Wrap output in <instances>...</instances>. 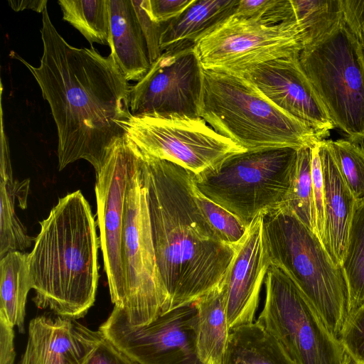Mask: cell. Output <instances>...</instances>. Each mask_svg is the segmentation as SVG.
<instances>
[{
	"label": "cell",
	"instance_id": "obj_1",
	"mask_svg": "<svg viewBox=\"0 0 364 364\" xmlns=\"http://www.w3.org/2000/svg\"><path fill=\"white\" fill-rule=\"evenodd\" d=\"M41 34L38 66L14 51L11 56L28 69L50 106L58 133V170L84 159L96 174L112 144L124 136L122 123L132 115L131 86L110 55L69 44L47 8L42 13Z\"/></svg>",
	"mask_w": 364,
	"mask_h": 364
},
{
	"label": "cell",
	"instance_id": "obj_2",
	"mask_svg": "<svg viewBox=\"0 0 364 364\" xmlns=\"http://www.w3.org/2000/svg\"><path fill=\"white\" fill-rule=\"evenodd\" d=\"M138 151L156 264L169 311L193 304L220 286L235 245L219 237L198 206L193 173Z\"/></svg>",
	"mask_w": 364,
	"mask_h": 364
},
{
	"label": "cell",
	"instance_id": "obj_3",
	"mask_svg": "<svg viewBox=\"0 0 364 364\" xmlns=\"http://www.w3.org/2000/svg\"><path fill=\"white\" fill-rule=\"evenodd\" d=\"M28 266L37 307L80 318L95 301L98 238L91 208L80 190L60 198L41 223Z\"/></svg>",
	"mask_w": 364,
	"mask_h": 364
},
{
	"label": "cell",
	"instance_id": "obj_4",
	"mask_svg": "<svg viewBox=\"0 0 364 364\" xmlns=\"http://www.w3.org/2000/svg\"><path fill=\"white\" fill-rule=\"evenodd\" d=\"M200 116L245 151L301 149L323 140L240 75L203 70Z\"/></svg>",
	"mask_w": 364,
	"mask_h": 364
},
{
	"label": "cell",
	"instance_id": "obj_5",
	"mask_svg": "<svg viewBox=\"0 0 364 364\" xmlns=\"http://www.w3.org/2000/svg\"><path fill=\"white\" fill-rule=\"evenodd\" d=\"M270 265L281 269L318 313L331 334L339 339L348 316V289L318 237L293 213L280 207L262 215Z\"/></svg>",
	"mask_w": 364,
	"mask_h": 364
},
{
	"label": "cell",
	"instance_id": "obj_6",
	"mask_svg": "<svg viewBox=\"0 0 364 364\" xmlns=\"http://www.w3.org/2000/svg\"><path fill=\"white\" fill-rule=\"evenodd\" d=\"M299 149L245 151L195 175L196 188L233 214L245 226L282 206Z\"/></svg>",
	"mask_w": 364,
	"mask_h": 364
},
{
	"label": "cell",
	"instance_id": "obj_7",
	"mask_svg": "<svg viewBox=\"0 0 364 364\" xmlns=\"http://www.w3.org/2000/svg\"><path fill=\"white\" fill-rule=\"evenodd\" d=\"M302 69L335 127L364 141V48L343 19L299 54Z\"/></svg>",
	"mask_w": 364,
	"mask_h": 364
},
{
	"label": "cell",
	"instance_id": "obj_8",
	"mask_svg": "<svg viewBox=\"0 0 364 364\" xmlns=\"http://www.w3.org/2000/svg\"><path fill=\"white\" fill-rule=\"evenodd\" d=\"M266 298L255 321L281 346L294 364H341L346 350L291 279L270 265Z\"/></svg>",
	"mask_w": 364,
	"mask_h": 364
},
{
	"label": "cell",
	"instance_id": "obj_9",
	"mask_svg": "<svg viewBox=\"0 0 364 364\" xmlns=\"http://www.w3.org/2000/svg\"><path fill=\"white\" fill-rule=\"evenodd\" d=\"M139 166L140 156L127 185L122 241L125 298L121 310L134 326L148 324L168 311V298L156 264Z\"/></svg>",
	"mask_w": 364,
	"mask_h": 364
},
{
	"label": "cell",
	"instance_id": "obj_10",
	"mask_svg": "<svg viewBox=\"0 0 364 364\" xmlns=\"http://www.w3.org/2000/svg\"><path fill=\"white\" fill-rule=\"evenodd\" d=\"M309 45L296 22L265 25L232 15L194 49L203 70L243 75L263 63L299 55Z\"/></svg>",
	"mask_w": 364,
	"mask_h": 364
},
{
	"label": "cell",
	"instance_id": "obj_11",
	"mask_svg": "<svg viewBox=\"0 0 364 364\" xmlns=\"http://www.w3.org/2000/svg\"><path fill=\"white\" fill-rule=\"evenodd\" d=\"M122 128L124 137L142 153L173 162L195 175L245 151L200 117L132 114Z\"/></svg>",
	"mask_w": 364,
	"mask_h": 364
},
{
	"label": "cell",
	"instance_id": "obj_12",
	"mask_svg": "<svg viewBox=\"0 0 364 364\" xmlns=\"http://www.w3.org/2000/svg\"><path fill=\"white\" fill-rule=\"evenodd\" d=\"M198 324L195 303L142 326L130 323L124 311L114 306L99 331L139 364H204L197 348Z\"/></svg>",
	"mask_w": 364,
	"mask_h": 364
},
{
	"label": "cell",
	"instance_id": "obj_13",
	"mask_svg": "<svg viewBox=\"0 0 364 364\" xmlns=\"http://www.w3.org/2000/svg\"><path fill=\"white\" fill-rule=\"evenodd\" d=\"M139 161L136 147L124 136L115 141L96 173L95 196L100 244L112 302L122 309L125 279L122 241L128 182Z\"/></svg>",
	"mask_w": 364,
	"mask_h": 364
},
{
	"label": "cell",
	"instance_id": "obj_14",
	"mask_svg": "<svg viewBox=\"0 0 364 364\" xmlns=\"http://www.w3.org/2000/svg\"><path fill=\"white\" fill-rule=\"evenodd\" d=\"M194 46L183 43L164 51L131 86L132 114L200 117L204 70Z\"/></svg>",
	"mask_w": 364,
	"mask_h": 364
},
{
	"label": "cell",
	"instance_id": "obj_15",
	"mask_svg": "<svg viewBox=\"0 0 364 364\" xmlns=\"http://www.w3.org/2000/svg\"><path fill=\"white\" fill-rule=\"evenodd\" d=\"M299 57L296 55L263 63L243 76L275 105L325 139L335 125L302 69Z\"/></svg>",
	"mask_w": 364,
	"mask_h": 364
},
{
	"label": "cell",
	"instance_id": "obj_16",
	"mask_svg": "<svg viewBox=\"0 0 364 364\" xmlns=\"http://www.w3.org/2000/svg\"><path fill=\"white\" fill-rule=\"evenodd\" d=\"M269 267L260 215L235 245V255L223 282L230 331L253 323L261 288Z\"/></svg>",
	"mask_w": 364,
	"mask_h": 364
},
{
	"label": "cell",
	"instance_id": "obj_17",
	"mask_svg": "<svg viewBox=\"0 0 364 364\" xmlns=\"http://www.w3.org/2000/svg\"><path fill=\"white\" fill-rule=\"evenodd\" d=\"M102 338L75 318L43 315L30 321L25 350L28 364H84Z\"/></svg>",
	"mask_w": 364,
	"mask_h": 364
},
{
	"label": "cell",
	"instance_id": "obj_18",
	"mask_svg": "<svg viewBox=\"0 0 364 364\" xmlns=\"http://www.w3.org/2000/svg\"><path fill=\"white\" fill-rule=\"evenodd\" d=\"M324 191V228L321 242L333 262L341 267L358 201L337 166L331 140L318 142Z\"/></svg>",
	"mask_w": 364,
	"mask_h": 364
},
{
	"label": "cell",
	"instance_id": "obj_19",
	"mask_svg": "<svg viewBox=\"0 0 364 364\" xmlns=\"http://www.w3.org/2000/svg\"><path fill=\"white\" fill-rule=\"evenodd\" d=\"M112 57L127 81H139L151 67L146 40L132 0H109Z\"/></svg>",
	"mask_w": 364,
	"mask_h": 364
},
{
	"label": "cell",
	"instance_id": "obj_20",
	"mask_svg": "<svg viewBox=\"0 0 364 364\" xmlns=\"http://www.w3.org/2000/svg\"><path fill=\"white\" fill-rule=\"evenodd\" d=\"M238 3L237 0H194L181 14L163 23L162 53L177 44H195L232 16Z\"/></svg>",
	"mask_w": 364,
	"mask_h": 364
},
{
	"label": "cell",
	"instance_id": "obj_21",
	"mask_svg": "<svg viewBox=\"0 0 364 364\" xmlns=\"http://www.w3.org/2000/svg\"><path fill=\"white\" fill-rule=\"evenodd\" d=\"M29 179L23 181L13 177L9 153L0 157V259L12 252H23L36 237L28 235L15 211L16 200L21 208L27 206Z\"/></svg>",
	"mask_w": 364,
	"mask_h": 364
},
{
	"label": "cell",
	"instance_id": "obj_22",
	"mask_svg": "<svg viewBox=\"0 0 364 364\" xmlns=\"http://www.w3.org/2000/svg\"><path fill=\"white\" fill-rule=\"evenodd\" d=\"M195 304L198 314L197 348L199 357L204 364H224L230 331L223 283L200 298Z\"/></svg>",
	"mask_w": 364,
	"mask_h": 364
},
{
	"label": "cell",
	"instance_id": "obj_23",
	"mask_svg": "<svg viewBox=\"0 0 364 364\" xmlns=\"http://www.w3.org/2000/svg\"><path fill=\"white\" fill-rule=\"evenodd\" d=\"M32 289L28 253L12 252L0 259V316L21 333L27 295Z\"/></svg>",
	"mask_w": 364,
	"mask_h": 364
},
{
	"label": "cell",
	"instance_id": "obj_24",
	"mask_svg": "<svg viewBox=\"0 0 364 364\" xmlns=\"http://www.w3.org/2000/svg\"><path fill=\"white\" fill-rule=\"evenodd\" d=\"M224 364H294L256 322L230 331Z\"/></svg>",
	"mask_w": 364,
	"mask_h": 364
},
{
	"label": "cell",
	"instance_id": "obj_25",
	"mask_svg": "<svg viewBox=\"0 0 364 364\" xmlns=\"http://www.w3.org/2000/svg\"><path fill=\"white\" fill-rule=\"evenodd\" d=\"M63 20L68 21L93 43L109 46V0H58Z\"/></svg>",
	"mask_w": 364,
	"mask_h": 364
},
{
	"label": "cell",
	"instance_id": "obj_26",
	"mask_svg": "<svg viewBox=\"0 0 364 364\" xmlns=\"http://www.w3.org/2000/svg\"><path fill=\"white\" fill-rule=\"evenodd\" d=\"M348 289V315L364 304V199L357 203L342 263Z\"/></svg>",
	"mask_w": 364,
	"mask_h": 364
},
{
	"label": "cell",
	"instance_id": "obj_27",
	"mask_svg": "<svg viewBox=\"0 0 364 364\" xmlns=\"http://www.w3.org/2000/svg\"><path fill=\"white\" fill-rule=\"evenodd\" d=\"M311 147L298 150L293 179L282 207L293 213L318 236L311 171Z\"/></svg>",
	"mask_w": 364,
	"mask_h": 364
},
{
	"label": "cell",
	"instance_id": "obj_28",
	"mask_svg": "<svg viewBox=\"0 0 364 364\" xmlns=\"http://www.w3.org/2000/svg\"><path fill=\"white\" fill-rule=\"evenodd\" d=\"M338 170L358 202L364 199V146L348 139L331 140Z\"/></svg>",
	"mask_w": 364,
	"mask_h": 364
},
{
	"label": "cell",
	"instance_id": "obj_29",
	"mask_svg": "<svg viewBox=\"0 0 364 364\" xmlns=\"http://www.w3.org/2000/svg\"><path fill=\"white\" fill-rule=\"evenodd\" d=\"M195 199L208 223L225 243L235 245L243 238L247 228L233 214L204 196L196 185Z\"/></svg>",
	"mask_w": 364,
	"mask_h": 364
},
{
	"label": "cell",
	"instance_id": "obj_30",
	"mask_svg": "<svg viewBox=\"0 0 364 364\" xmlns=\"http://www.w3.org/2000/svg\"><path fill=\"white\" fill-rule=\"evenodd\" d=\"M233 15L265 25L291 22L293 18L291 0L239 1Z\"/></svg>",
	"mask_w": 364,
	"mask_h": 364
},
{
	"label": "cell",
	"instance_id": "obj_31",
	"mask_svg": "<svg viewBox=\"0 0 364 364\" xmlns=\"http://www.w3.org/2000/svg\"><path fill=\"white\" fill-rule=\"evenodd\" d=\"M339 340L348 355L364 364V304L348 315Z\"/></svg>",
	"mask_w": 364,
	"mask_h": 364
},
{
	"label": "cell",
	"instance_id": "obj_32",
	"mask_svg": "<svg viewBox=\"0 0 364 364\" xmlns=\"http://www.w3.org/2000/svg\"><path fill=\"white\" fill-rule=\"evenodd\" d=\"M140 27L144 36L149 60L152 64L163 53L160 48V38L163 23L154 21L146 12L143 0H132Z\"/></svg>",
	"mask_w": 364,
	"mask_h": 364
},
{
	"label": "cell",
	"instance_id": "obj_33",
	"mask_svg": "<svg viewBox=\"0 0 364 364\" xmlns=\"http://www.w3.org/2000/svg\"><path fill=\"white\" fill-rule=\"evenodd\" d=\"M318 142L311 147V171L318 237L321 241L324 228V191Z\"/></svg>",
	"mask_w": 364,
	"mask_h": 364
},
{
	"label": "cell",
	"instance_id": "obj_34",
	"mask_svg": "<svg viewBox=\"0 0 364 364\" xmlns=\"http://www.w3.org/2000/svg\"><path fill=\"white\" fill-rule=\"evenodd\" d=\"M194 0H143L150 18L159 23H167L181 14Z\"/></svg>",
	"mask_w": 364,
	"mask_h": 364
},
{
	"label": "cell",
	"instance_id": "obj_35",
	"mask_svg": "<svg viewBox=\"0 0 364 364\" xmlns=\"http://www.w3.org/2000/svg\"><path fill=\"white\" fill-rule=\"evenodd\" d=\"M84 364H139L103 335Z\"/></svg>",
	"mask_w": 364,
	"mask_h": 364
},
{
	"label": "cell",
	"instance_id": "obj_36",
	"mask_svg": "<svg viewBox=\"0 0 364 364\" xmlns=\"http://www.w3.org/2000/svg\"><path fill=\"white\" fill-rule=\"evenodd\" d=\"M343 21L364 48V0H341Z\"/></svg>",
	"mask_w": 364,
	"mask_h": 364
},
{
	"label": "cell",
	"instance_id": "obj_37",
	"mask_svg": "<svg viewBox=\"0 0 364 364\" xmlns=\"http://www.w3.org/2000/svg\"><path fill=\"white\" fill-rule=\"evenodd\" d=\"M14 326L0 316V364H14Z\"/></svg>",
	"mask_w": 364,
	"mask_h": 364
},
{
	"label": "cell",
	"instance_id": "obj_38",
	"mask_svg": "<svg viewBox=\"0 0 364 364\" xmlns=\"http://www.w3.org/2000/svg\"><path fill=\"white\" fill-rule=\"evenodd\" d=\"M9 4L15 11L31 9L38 13H43L47 8V0H9Z\"/></svg>",
	"mask_w": 364,
	"mask_h": 364
},
{
	"label": "cell",
	"instance_id": "obj_39",
	"mask_svg": "<svg viewBox=\"0 0 364 364\" xmlns=\"http://www.w3.org/2000/svg\"><path fill=\"white\" fill-rule=\"evenodd\" d=\"M341 364H358V363L346 352Z\"/></svg>",
	"mask_w": 364,
	"mask_h": 364
},
{
	"label": "cell",
	"instance_id": "obj_40",
	"mask_svg": "<svg viewBox=\"0 0 364 364\" xmlns=\"http://www.w3.org/2000/svg\"><path fill=\"white\" fill-rule=\"evenodd\" d=\"M358 364H363V363H358Z\"/></svg>",
	"mask_w": 364,
	"mask_h": 364
}]
</instances>
